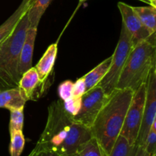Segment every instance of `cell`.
I'll use <instances>...</instances> for the list:
<instances>
[{"mask_svg":"<svg viewBox=\"0 0 156 156\" xmlns=\"http://www.w3.org/2000/svg\"><path fill=\"white\" fill-rule=\"evenodd\" d=\"M92 138L91 128L76 122L65 110L63 102L56 100L48 107L47 123L37 145L61 156H72Z\"/></svg>","mask_w":156,"mask_h":156,"instance_id":"1","label":"cell"},{"mask_svg":"<svg viewBox=\"0 0 156 156\" xmlns=\"http://www.w3.org/2000/svg\"><path fill=\"white\" fill-rule=\"evenodd\" d=\"M133 94L129 89L114 90L91 127L93 138L97 140L105 156H109L120 136Z\"/></svg>","mask_w":156,"mask_h":156,"instance_id":"2","label":"cell"},{"mask_svg":"<svg viewBox=\"0 0 156 156\" xmlns=\"http://www.w3.org/2000/svg\"><path fill=\"white\" fill-rule=\"evenodd\" d=\"M155 33L147 40L134 46L129 52L115 90L129 89L135 92L146 83L155 67Z\"/></svg>","mask_w":156,"mask_h":156,"instance_id":"3","label":"cell"},{"mask_svg":"<svg viewBox=\"0 0 156 156\" xmlns=\"http://www.w3.org/2000/svg\"><path fill=\"white\" fill-rule=\"evenodd\" d=\"M30 27L27 13L20 20L13 33L0 44V90L17 87L20 54Z\"/></svg>","mask_w":156,"mask_h":156,"instance_id":"4","label":"cell"},{"mask_svg":"<svg viewBox=\"0 0 156 156\" xmlns=\"http://www.w3.org/2000/svg\"><path fill=\"white\" fill-rule=\"evenodd\" d=\"M133 47L130 38L125 26L122 24L120 38L116 47L115 51L112 54V61L108 72L101 80L98 85L100 86L105 94L109 96L115 90L117 81L123 70L126 58Z\"/></svg>","mask_w":156,"mask_h":156,"instance_id":"5","label":"cell"},{"mask_svg":"<svg viewBox=\"0 0 156 156\" xmlns=\"http://www.w3.org/2000/svg\"><path fill=\"white\" fill-rule=\"evenodd\" d=\"M146 82L143 83L135 92L126 112L120 136H123L130 145H136L137 138L143 117Z\"/></svg>","mask_w":156,"mask_h":156,"instance_id":"6","label":"cell"},{"mask_svg":"<svg viewBox=\"0 0 156 156\" xmlns=\"http://www.w3.org/2000/svg\"><path fill=\"white\" fill-rule=\"evenodd\" d=\"M108 97L100 86L86 91L82 96L80 110L73 119L91 128Z\"/></svg>","mask_w":156,"mask_h":156,"instance_id":"7","label":"cell"},{"mask_svg":"<svg viewBox=\"0 0 156 156\" xmlns=\"http://www.w3.org/2000/svg\"><path fill=\"white\" fill-rule=\"evenodd\" d=\"M156 120V70L155 67L151 70L146 80V93L145 99L143 117L137 138L136 145L143 146L146 136Z\"/></svg>","mask_w":156,"mask_h":156,"instance_id":"8","label":"cell"},{"mask_svg":"<svg viewBox=\"0 0 156 156\" xmlns=\"http://www.w3.org/2000/svg\"><path fill=\"white\" fill-rule=\"evenodd\" d=\"M117 6L121 14L122 24L126 28L133 47L147 40L152 35L142 24L133 6L121 2H118Z\"/></svg>","mask_w":156,"mask_h":156,"instance_id":"9","label":"cell"},{"mask_svg":"<svg viewBox=\"0 0 156 156\" xmlns=\"http://www.w3.org/2000/svg\"><path fill=\"white\" fill-rule=\"evenodd\" d=\"M37 32V28L29 27L28 30H27L24 44L21 47L19 64H18V73L21 76L23 73H25L27 70L33 67L32 66V58H33Z\"/></svg>","mask_w":156,"mask_h":156,"instance_id":"10","label":"cell"},{"mask_svg":"<svg viewBox=\"0 0 156 156\" xmlns=\"http://www.w3.org/2000/svg\"><path fill=\"white\" fill-rule=\"evenodd\" d=\"M31 2L32 0H22L16 11L0 25V44L13 33L20 20L27 12Z\"/></svg>","mask_w":156,"mask_h":156,"instance_id":"11","label":"cell"},{"mask_svg":"<svg viewBox=\"0 0 156 156\" xmlns=\"http://www.w3.org/2000/svg\"><path fill=\"white\" fill-rule=\"evenodd\" d=\"M41 84L36 69L34 67H32L21 75L18 87L26 101L34 100L35 91L41 86Z\"/></svg>","mask_w":156,"mask_h":156,"instance_id":"12","label":"cell"},{"mask_svg":"<svg viewBox=\"0 0 156 156\" xmlns=\"http://www.w3.org/2000/svg\"><path fill=\"white\" fill-rule=\"evenodd\" d=\"M57 43L50 44L36 67H34L41 84H44L51 73L57 54Z\"/></svg>","mask_w":156,"mask_h":156,"instance_id":"13","label":"cell"},{"mask_svg":"<svg viewBox=\"0 0 156 156\" xmlns=\"http://www.w3.org/2000/svg\"><path fill=\"white\" fill-rule=\"evenodd\" d=\"M26 102L18 87L0 90V108L7 109L9 111L22 109Z\"/></svg>","mask_w":156,"mask_h":156,"instance_id":"14","label":"cell"},{"mask_svg":"<svg viewBox=\"0 0 156 156\" xmlns=\"http://www.w3.org/2000/svg\"><path fill=\"white\" fill-rule=\"evenodd\" d=\"M111 61H112V55L102 61L98 66H96L93 70L88 72L87 74L82 76L84 81H85L86 91L98 85L99 83L101 82V80L103 79L104 76L108 72V69L111 66Z\"/></svg>","mask_w":156,"mask_h":156,"instance_id":"15","label":"cell"},{"mask_svg":"<svg viewBox=\"0 0 156 156\" xmlns=\"http://www.w3.org/2000/svg\"><path fill=\"white\" fill-rule=\"evenodd\" d=\"M142 24L151 34L156 32V8L153 6L133 7Z\"/></svg>","mask_w":156,"mask_h":156,"instance_id":"16","label":"cell"},{"mask_svg":"<svg viewBox=\"0 0 156 156\" xmlns=\"http://www.w3.org/2000/svg\"><path fill=\"white\" fill-rule=\"evenodd\" d=\"M51 2L52 0H32L31 5L27 12L30 28H37L41 17Z\"/></svg>","mask_w":156,"mask_h":156,"instance_id":"17","label":"cell"},{"mask_svg":"<svg viewBox=\"0 0 156 156\" xmlns=\"http://www.w3.org/2000/svg\"><path fill=\"white\" fill-rule=\"evenodd\" d=\"M138 148L137 145H130L123 136H119L109 156H134Z\"/></svg>","mask_w":156,"mask_h":156,"instance_id":"18","label":"cell"},{"mask_svg":"<svg viewBox=\"0 0 156 156\" xmlns=\"http://www.w3.org/2000/svg\"><path fill=\"white\" fill-rule=\"evenodd\" d=\"M10 145L9 154L10 156H20L24 150L25 139L23 131L10 132Z\"/></svg>","mask_w":156,"mask_h":156,"instance_id":"19","label":"cell"},{"mask_svg":"<svg viewBox=\"0 0 156 156\" xmlns=\"http://www.w3.org/2000/svg\"><path fill=\"white\" fill-rule=\"evenodd\" d=\"M9 132L13 131H23L24 126V108L10 111Z\"/></svg>","mask_w":156,"mask_h":156,"instance_id":"20","label":"cell"},{"mask_svg":"<svg viewBox=\"0 0 156 156\" xmlns=\"http://www.w3.org/2000/svg\"><path fill=\"white\" fill-rule=\"evenodd\" d=\"M79 156H105L97 140L92 138L79 152Z\"/></svg>","mask_w":156,"mask_h":156,"instance_id":"21","label":"cell"},{"mask_svg":"<svg viewBox=\"0 0 156 156\" xmlns=\"http://www.w3.org/2000/svg\"><path fill=\"white\" fill-rule=\"evenodd\" d=\"M143 146L150 155H156V120L152 123Z\"/></svg>","mask_w":156,"mask_h":156,"instance_id":"22","label":"cell"},{"mask_svg":"<svg viewBox=\"0 0 156 156\" xmlns=\"http://www.w3.org/2000/svg\"><path fill=\"white\" fill-rule=\"evenodd\" d=\"M63 102V106L66 111L74 117L78 113L81 107V102H82V97L77 98L72 96L69 99H66Z\"/></svg>","mask_w":156,"mask_h":156,"instance_id":"23","label":"cell"},{"mask_svg":"<svg viewBox=\"0 0 156 156\" xmlns=\"http://www.w3.org/2000/svg\"><path fill=\"white\" fill-rule=\"evenodd\" d=\"M73 84L71 80H66L60 84L58 87V93L62 101L69 99L73 96Z\"/></svg>","mask_w":156,"mask_h":156,"instance_id":"24","label":"cell"},{"mask_svg":"<svg viewBox=\"0 0 156 156\" xmlns=\"http://www.w3.org/2000/svg\"><path fill=\"white\" fill-rule=\"evenodd\" d=\"M85 92H86V90H85V81H84L83 77H81L73 84V96L81 98Z\"/></svg>","mask_w":156,"mask_h":156,"instance_id":"25","label":"cell"},{"mask_svg":"<svg viewBox=\"0 0 156 156\" xmlns=\"http://www.w3.org/2000/svg\"><path fill=\"white\" fill-rule=\"evenodd\" d=\"M30 154H31V156H61L57 153L54 152V151L45 149V148H40L37 145Z\"/></svg>","mask_w":156,"mask_h":156,"instance_id":"26","label":"cell"},{"mask_svg":"<svg viewBox=\"0 0 156 156\" xmlns=\"http://www.w3.org/2000/svg\"><path fill=\"white\" fill-rule=\"evenodd\" d=\"M134 156H152L145 150L143 146H138V148L136 150L135 155ZM156 156V155H155Z\"/></svg>","mask_w":156,"mask_h":156,"instance_id":"27","label":"cell"},{"mask_svg":"<svg viewBox=\"0 0 156 156\" xmlns=\"http://www.w3.org/2000/svg\"><path fill=\"white\" fill-rule=\"evenodd\" d=\"M146 2L149 3L151 6L156 8V0H146Z\"/></svg>","mask_w":156,"mask_h":156,"instance_id":"28","label":"cell"},{"mask_svg":"<svg viewBox=\"0 0 156 156\" xmlns=\"http://www.w3.org/2000/svg\"><path fill=\"white\" fill-rule=\"evenodd\" d=\"M72 156H79V153H78V154H74V155H72Z\"/></svg>","mask_w":156,"mask_h":156,"instance_id":"29","label":"cell"},{"mask_svg":"<svg viewBox=\"0 0 156 156\" xmlns=\"http://www.w3.org/2000/svg\"><path fill=\"white\" fill-rule=\"evenodd\" d=\"M85 1H86V0H80L81 2H85Z\"/></svg>","mask_w":156,"mask_h":156,"instance_id":"30","label":"cell"},{"mask_svg":"<svg viewBox=\"0 0 156 156\" xmlns=\"http://www.w3.org/2000/svg\"><path fill=\"white\" fill-rule=\"evenodd\" d=\"M28 156H31V154H29V155Z\"/></svg>","mask_w":156,"mask_h":156,"instance_id":"31","label":"cell"}]
</instances>
